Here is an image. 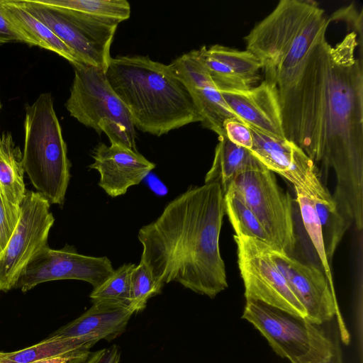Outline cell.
<instances>
[{
	"instance_id": "cell-1",
	"label": "cell",
	"mask_w": 363,
	"mask_h": 363,
	"mask_svg": "<svg viewBox=\"0 0 363 363\" xmlns=\"http://www.w3.org/2000/svg\"><path fill=\"white\" fill-rule=\"evenodd\" d=\"M357 35L336 45L323 34L277 86L285 138L332 169L333 196L344 218L363 227V68Z\"/></svg>"
},
{
	"instance_id": "cell-2",
	"label": "cell",
	"mask_w": 363,
	"mask_h": 363,
	"mask_svg": "<svg viewBox=\"0 0 363 363\" xmlns=\"http://www.w3.org/2000/svg\"><path fill=\"white\" fill-rule=\"evenodd\" d=\"M225 214L218 183L191 186L139 229L140 261L155 280L214 298L228 287L219 238Z\"/></svg>"
},
{
	"instance_id": "cell-3",
	"label": "cell",
	"mask_w": 363,
	"mask_h": 363,
	"mask_svg": "<svg viewBox=\"0 0 363 363\" xmlns=\"http://www.w3.org/2000/svg\"><path fill=\"white\" fill-rule=\"evenodd\" d=\"M106 75L130 112L135 128L143 133L159 137L201 121L170 65L148 56H117L111 58Z\"/></svg>"
},
{
	"instance_id": "cell-4",
	"label": "cell",
	"mask_w": 363,
	"mask_h": 363,
	"mask_svg": "<svg viewBox=\"0 0 363 363\" xmlns=\"http://www.w3.org/2000/svg\"><path fill=\"white\" fill-rule=\"evenodd\" d=\"M330 20L313 1L281 0L244 38L261 62L264 80L280 85L325 34Z\"/></svg>"
},
{
	"instance_id": "cell-5",
	"label": "cell",
	"mask_w": 363,
	"mask_h": 363,
	"mask_svg": "<svg viewBox=\"0 0 363 363\" xmlns=\"http://www.w3.org/2000/svg\"><path fill=\"white\" fill-rule=\"evenodd\" d=\"M23 162L37 192L51 204L62 205L71 164L50 93H43L26 108Z\"/></svg>"
},
{
	"instance_id": "cell-6",
	"label": "cell",
	"mask_w": 363,
	"mask_h": 363,
	"mask_svg": "<svg viewBox=\"0 0 363 363\" xmlns=\"http://www.w3.org/2000/svg\"><path fill=\"white\" fill-rule=\"evenodd\" d=\"M70 94L65 103L69 115L101 135L111 144L136 149V132L126 106L111 86L106 70L77 64Z\"/></svg>"
},
{
	"instance_id": "cell-7",
	"label": "cell",
	"mask_w": 363,
	"mask_h": 363,
	"mask_svg": "<svg viewBox=\"0 0 363 363\" xmlns=\"http://www.w3.org/2000/svg\"><path fill=\"white\" fill-rule=\"evenodd\" d=\"M242 318L260 332L276 354L291 363H326L333 354L334 341L306 317L246 301Z\"/></svg>"
},
{
	"instance_id": "cell-8",
	"label": "cell",
	"mask_w": 363,
	"mask_h": 363,
	"mask_svg": "<svg viewBox=\"0 0 363 363\" xmlns=\"http://www.w3.org/2000/svg\"><path fill=\"white\" fill-rule=\"evenodd\" d=\"M232 185L264 228L270 245L290 255L297 242L292 200L278 184L274 173L254 156Z\"/></svg>"
},
{
	"instance_id": "cell-9",
	"label": "cell",
	"mask_w": 363,
	"mask_h": 363,
	"mask_svg": "<svg viewBox=\"0 0 363 363\" xmlns=\"http://www.w3.org/2000/svg\"><path fill=\"white\" fill-rule=\"evenodd\" d=\"M233 238L246 301H259L306 317L304 307L272 257V246L248 236L235 235Z\"/></svg>"
},
{
	"instance_id": "cell-10",
	"label": "cell",
	"mask_w": 363,
	"mask_h": 363,
	"mask_svg": "<svg viewBox=\"0 0 363 363\" xmlns=\"http://www.w3.org/2000/svg\"><path fill=\"white\" fill-rule=\"evenodd\" d=\"M20 207L17 226L0 253V291L15 288L29 262L48 245V234L55 221L50 203L37 191L26 190Z\"/></svg>"
},
{
	"instance_id": "cell-11",
	"label": "cell",
	"mask_w": 363,
	"mask_h": 363,
	"mask_svg": "<svg viewBox=\"0 0 363 363\" xmlns=\"http://www.w3.org/2000/svg\"><path fill=\"white\" fill-rule=\"evenodd\" d=\"M113 271L107 257L82 255L72 246L53 250L48 245L29 262L15 288L26 292L39 284L63 279L84 281L94 288Z\"/></svg>"
},
{
	"instance_id": "cell-12",
	"label": "cell",
	"mask_w": 363,
	"mask_h": 363,
	"mask_svg": "<svg viewBox=\"0 0 363 363\" xmlns=\"http://www.w3.org/2000/svg\"><path fill=\"white\" fill-rule=\"evenodd\" d=\"M74 53L80 63L106 70L117 27L101 26L67 18L35 0H21Z\"/></svg>"
},
{
	"instance_id": "cell-13",
	"label": "cell",
	"mask_w": 363,
	"mask_h": 363,
	"mask_svg": "<svg viewBox=\"0 0 363 363\" xmlns=\"http://www.w3.org/2000/svg\"><path fill=\"white\" fill-rule=\"evenodd\" d=\"M270 252L280 272L304 307L308 319L320 325L339 314L335 289L323 271L272 247Z\"/></svg>"
},
{
	"instance_id": "cell-14",
	"label": "cell",
	"mask_w": 363,
	"mask_h": 363,
	"mask_svg": "<svg viewBox=\"0 0 363 363\" xmlns=\"http://www.w3.org/2000/svg\"><path fill=\"white\" fill-rule=\"evenodd\" d=\"M94 162L89 169L98 171L99 186L111 197L124 195L139 184L155 167L138 150L118 144L99 143L92 152Z\"/></svg>"
},
{
	"instance_id": "cell-15",
	"label": "cell",
	"mask_w": 363,
	"mask_h": 363,
	"mask_svg": "<svg viewBox=\"0 0 363 363\" xmlns=\"http://www.w3.org/2000/svg\"><path fill=\"white\" fill-rule=\"evenodd\" d=\"M220 93L230 108L249 127L273 137L285 138L275 84L264 80L247 90Z\"/></svg>"
},
{
	"instance_id": "cell-16",
	"label": "cell",
	"mask_w": 363,
	"mask_h": 363,
	"mask_svg": "<svg viewBox=\"0 0 363 363\" xmlns=\"http://www.w3.org/2000/svg\"><path fill=\"white\" fill-rule=\"evenodd\" d=\"M133 313L126 306L97 303L79 317L55 331L52 336L73 337L92 345L111 341L121 335Z\"/></svg>"
},
{
	"instance_id": "cell-17",
	"label": "cell",
	"mask_w": 363,
	"mask_h": 363,
	"mask_svg": "<svg viewBox=\"0 0 363 363\" xmlns=\"http://www.w3.org/2000/svg\"><path fill=\"white\" fill-rule=\"evenodd\" d=\"M303 178L315 203L321 225L325 252L330 263L350 225L341 215L330 191L321 182L315 164L311 159L303 166Z\"/></svg>"
},
{
	"instance_id": "cell-18",
	"label": "cell",
	"mask_w": 363,
	"mask_h": 363,
	"mask_svg": "<svg viewBox=\"0 0 363 363\" xmlns=\"http://www.w3.org/2000/svg\"><path fill=\"white\" fill-rule=\"evenodd\" d=\"M68 18L93 25L118 27L130 18L126 0H35Z\"/></svg>"
},
{
	"instance_id": "cell-19",
	"label": "cell",
	"mask_w": 363,
	"mask_h": 363,
	"mask_svg": "<svg viewBox=\"0 0 363 363\" xmlns=\"http://www.w3.org/2000/svg\"><path fill=\"white\" fill-rule=\"evenodd\" d=\"M0 4L9 19L30 40L33 46L54 52L72 65L82 64L72 50L28 11L21 0H0Z\"/></svg>"
},
{
	"instance_id": "cell-20",
	"label": "cell",
	"mask_w": 363,
	"mask_h": 363,
	"mask_svg": "<svg viewBox=\"0 0 363 363\" xmlns=\"http://www.w3.org/2000/svg\"><path fill=\"white\" fill-rule=\"evenodd\" d=\"M310 158L306 155L301 156L293 168L284 177L294 186L296 194V201L300 209L304 228L318 255L324 273L334 289L330 264L325 252L322 230L315 210L314 201L311 196L303 178V168Z\"/></svg>"
},
{
	"instance_id": "cell-21",
	"label": "cell",
	"mask_w": 363,
	"mask_h": 363,
	"mask_svg": "<svg viewBox=\"0 0 363 363\" xmlns=\"http://www.w3.org/2000/svg\"><path fill=\"white\" fill-rule=\"evenodd\" d=\"M23 152L11 133L0 135V191L12 204L20 206L26 192Z\"/></svg>"
},
{
	"instance_id": "cell-22",
	"label": "cell",
	"mask_w": 363,
	"mask_h": 363,
	"mask_svg": "<svg viewBox=\"0 0 363 363\" xmlns=\"http://www.w3.org/2000/svg\"><path fill=\"white\" fill-rule=\"evenodd\" d=\"M249 128L252 136L250 152L268 169L285 176L292 169L301 149L285 138L273 137Z\"/></svg>"
},
{
	"instance_id": "cell-23",
	"label": "cell",
	"mask_w": 363,
	"mask_h": 363,
	"mask_svg": "<svg viewBox=\"0 0 363 363\" xmlns=\"http://www.w3.org/2000/svg\"><path fill=\"white\" fill-rule=\"evenodd\" d=\"M253 157L249 150L234 144L225 135L218 136L213 163L205 176L204 184L218 183L225 194L237 174Z\"/></svg>"
},
{
	"instance_id": "cell-24",
	"label": "cell",
	"mask_w": 363,
	"mask_h": 363,
	"mask_svg": "<svg viewBox=\"0 0 363 363\" xmlns=\"http://www.w3.org/2000/svg\"><path fill=\"white\" fill-rule=\"evenodd\" d=\"M92 345L73 337L50 335L28 347L7 352L0 363H30L35 361L74 354L89 351Z\"/></svg>"
},
{
	"instance_id": "cell-25",
	"label": "cell",
	"mask_w": 363,
	"mask_h": 363,
	"mask_svg": "<svg viewBox=\"0 0 363 363\" xmlns=\"http://www.w3.org/2000/svg\"><path fill=\"white\" fill-rule=\"evenodd\" d=\"M224 203L235 235L256 238L270 245L264 228L232 184L224 194Z\"/></svg>"
},
{
	"instance_id": "cell-26",
	"label": "cell",
	"mask_w": 363,
	"mask_h": 363,
	"mask_svg": "<svg viewBox=\"0 0 363 363\" xmlns=\"http://www.w3.org/2000/svg\"><path fill=\"white\" fill-rule=\"evenodd\" d=\"M135 264H123L94 287L89 297L93 303H104L129 308L130 301V277Z\"/></svg>"
},
{
	"instance_id": "cell-27",
	"label": "cell",
	"mask_w": 363,
	"mask_h": 363,
	"mask_svg": "<svg viewBox=\"0 0 363 363\" xmlns=\"http://www.w3.org/2000/svg\"><path fill=\"white\" fill-rule=\"evenodd\" d=\"M208 55L223 63L252 86L258 80L262 68L259 60L248 50H238L220 45L205 47Z\"/></svg>"
},
{
	"instance_id": "cell-28",
	"label": "cell",
	"mask_w": 363,
	"mask_h": 363,
	"mask_svg": "<svg viewBox=\"0 0 363 363\" xmlns=\"http://www.w3.org/2000/svg\"><path fill=\"white\" fill-rule=\"evenodd\" d=\"M163 286L155 280L147 267L140 262L135 265L130 277L129 308L133 313L143 311L150 298L162 293Z\"/></svg>"
},
{
	"instance_id": "cell-29",
	"label": "cell",
	"mask_w": 363,
	"mask_h": 363,
	"mask_svg": "<svg viewBox=\"0 0 363 363\" xmlns=\"http://www.w3.org/2000/svg\"><path fill=\"white\" fill-rule=\"evenodd\" d=\"M205 47L203 46L198 50L199 54L212 81L219 91H242L252 87L228 66L208 55L205 51Z\"/></svg>"
},
{
	"instance_id": "cell-30",
	"label": "cell",
	"mask_w": 363,
	"mask_h": 363,
	"mask_svg": "<svg viewBox=\"0 0 363 363\" xmlns=\"http://www.w3.org/2000/svg\"><path fill=\"white\" fill-rule=\"evenodd\" d=\"M21 215V207L11 203L0 191V253L13 233Z\"/></svg>"
},
{
	"instance_id": "cell-31",
	"label": "cell",
	"mask_w": 363,
	"mask_h": 363,
	"mask_svg": "<svg viewBox=\"0 0 363 363\" xmlns=\"http://www.w3.org/2000/svg\"><path fill=\"white\" fill-rule=\"evenodd\" d=\"M225 135L234 144L250 150L252 136L250 128L241 120L230 118L224 123Z\"/></svg>"
},
{
	"instance_id": "cell-32",
	"label": "cell",
	"mask_w": 363,
	"mask_h": 363,
	"mask_svg": "<svg viewBox=\"0 0 363 363\" xmlns=\"http://www.w3.org/2000/svg\"><path fill=\"white\" fill-rule=\"evenodd\" d=\"M9 43H23L33 46L30 40L9 19L0 4V45Z\"/></svg>"
},
{
	"instance_id": "cell-33",
	"label": "cell",
	"mask_w": 363,
	"mask_h": 363,
	"mask_svg": "<svg viewBox=\"0 0 363 363\" xmlns=\"http://www.w3.org/2000/svg\"><path fill=\"white\" fill-rule=\"evenodd\" d=\"M333 19H338L347 21L352 25V28L355 29L354 33L361 36L362 33V13L359 14L353 6H350L336 11L329 19L330 21Z\"/></svg>"
},
{
	"instance_id": "cell-34",
	"label": "cell",
	"mask_w": 363,
	"mask_h": 363,
	"mask_svg": "<svg viewBox=\"0 0 363 363\" xmlns=\"http://www.w3.org/2000/svg\"><path fill=\"white\" fill-rule=\"evenodd\" d=\"M120 351L116 345L91 353L84 363H119Z\"/></svg>"
},
{
	"instance_id": "cell-35",
	"label": "cell",
	"mask_w": 363,
	"mask_h": 363,
	"mask_svg": "<svg viewBox=\"0 0 363 363\" xmlns=\"http://www.w3.org/2000/svg\"><path fill=\"white\" fill-rule=\"evenodd\" d=\"M326 363H343L341 349L339 342L334 341V350L330 359Z\"/></svg>"
},
{
	"instance_id": "cell-36",
	"label": "cell",
	"mask_w": 363,
	"mask_h": 363,
	"mask_svg": "<svg viewBox=\"0 0 363 363\" xmlns=\"http://www.w3.org/2000/svg\"><path fill=\"white\" fill-rule=\"evenodd\" d=\"M7 352H0V361H1L6 355Z\"/></svg>"
},
{
	"instance_id": "cell-37",
	"label": "cell",
	"mask_w": 363,
	"mask_h": 363,
	"mask_svg": "<svg viewBox=\"0 0 363 363\" xmlns=\"http://www.w3.org/2000/svg\"><path fill=\"white\" fill-rule=\"evenodd\" d=\"M1 101H0V111H1Z\"/></svg>"
}]
</instances>
